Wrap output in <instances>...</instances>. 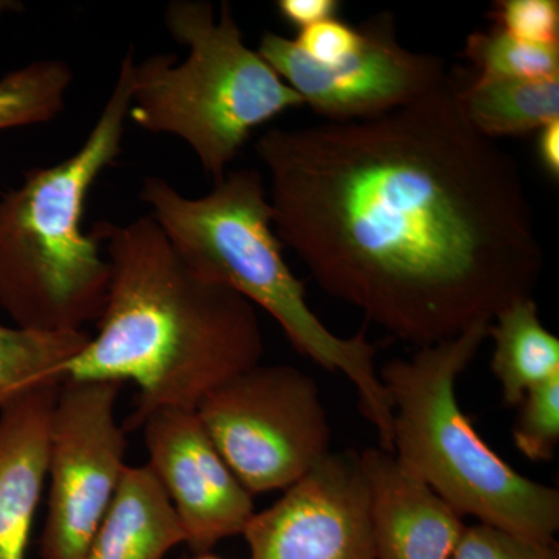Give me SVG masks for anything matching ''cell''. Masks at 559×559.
Returning <instances> with one entry per match:
<instances>
[{"mask_svg": "<svg viewBox=\"0 0 559 559\" xmlns=\"http://www.w3.org/2000/svg\"><path fill=\"white\" fill-rule=\"evenodd\" d=\"M90 340L86 330L39 333L0 323V409L28 390L64 381L70 359Z\"/></svg>", "mask_w": 559, "mask_h": 559, "instance_id": "17", "label": "cell"}, {"mask_svg": "<svg viewBox=\"0 0 559 559\" xmlns=\"http://www.w3.org/2000/svg\"><path fill=\"white\" fill-rule=\"evenodd\" d=\"M72 70L58 60L35 61L0 80V131L53 120L64 109Z\"/></svg>", "mask_w": 559, "mask_h": 559, "instance_id": "18", "label": "cell"}, {"mask_svg": "<svg viewBox=\"0 0 559 559\" xmlns=\"http://www.w3.org/2000/svg\"><path fill=\"white\" fill-rule=\"evenodd\" d=\"M198 417L250 495L289 488L330 454L319 388L290 366H255L213 390Z\"/></svg>", "mask_w": 559, "mask_h": 559, "instance_id": "7", "label": "cell"}, {"mask_svg": "<svg viewBox=\"0 0 559 559\" xmlns=\"http://www.w3.org/2000/svg\"><path fill=\"white\" fill-rule=\"evenodd\" d=\"M61 384L47 382L0 409V559H27Z\"/></svg>", "mask_w": 559, "mask_h": 559, "instance_id": "13", "label": "cell"}, {"mask_svg": "<svg viewBox=\"0 0 559 559\" xmlns=\"http://www.w3.org/2000/svg\"><path fill=\"white\" fill-rule=\"evenodd\" d=\"M451 559H559V554L555 543H536L479 522L465 527Z\"/></svg>", "mask_w": 559, "mask_h": 559, "instance_id": "22", "label": "cell"}, {"mask_svg": "<svg viewBox=\"0 0 559 559\" xmlns=\"http://www.w3.org/2000/svg\"><path fill=\"white\" fill-rule=\"evenodd\" d=\"M121 384L62 381L51 415L49 503L40 559H84L127 471Z\"/></svg>", "mask_w": 559, "mask_h": 559, "instance_id": "8", "label": "cell"}, {"mask_svg": "<svg viewBox=\"0 0 559 559\" xmlns=\"http://www.w3.org/2000/svg\"><path fill=\"white\" fill-rule=\"evenodd\" d=\"M491 322L393 359L380 371L393 412V454L441 499L480 524L554 544L558 489L528 479L481 439L457 399L460 374L476 358Z\"/></svg>", "mask_w": 559, "mask_h": 559, "instance_id": "5", "label": "cell"}, {"mask_svg": "<svg viewBox=\"0 0 559 559\" xmlns=\"http://www.w3.org/2000/svg\"><path fill=\"white\" fill-rule=\"evenodd\" d=\"M459 80L370 119L272 128L274 229L320 288L418 348L530 299L544 270L516 159L463 116Z\"/></svg>", "mask_w": 559, "mask_h": 559, "instance_id": "1", "label": "cell"}, {"mask_svg": "<svg viewBox=\"0 0 559 559\" xmlns=\"http://www.w3.org/2000/svg\"><path fill=\"white\" fill-rule=\"evenodd\" d=\"M148 468L159 481L194 554L242 535L255 514L252 495L221 457L197 411L165 407L143 421Z\"/></svg>", "mask_w": 559, "mask_h": 559, "instance_id": "11", "label": "cell"}, {"mask_svg": "<svg viewBox=\"0 0 559 559\" xmlns=\"http://www.w3.org/2000/svg\"><path fill=\"white\" fill-rule=\"evenodd\" d=\"M341 9L337 0H278L280 16L300 31L330 17H336Z\"/></svg>", "mask_w": 559, "mask_h": 559, "instance_id": "24", "label": "cell"}, {"mask_svg": "<svg viewBox=\"0 0 559 559\" xmlns=\"http://www.w3.org/2000/svg\"><path fill=\"white\" fill-rule=\"evenodd\" d=\"M140 200L200 277L240 294L282 326L290 345L331 373L344 374L360 411L393 452V412L366 333L342 337L319 319L294 275L274 229V210L257 170L226 173L202 198H186L167 180H143Z\"/></svg>", "mask_w": 559, "mask_h": 559, "instance_id": "3", "label": "cell"}, {"mask_svg": "<svg viewBox=\"0 0 559 559\" xmlns=\"http://www.w3.org/2000/svg\"><path fill=\"white\" fill-rule=\"evenodd\" d=\"M466 58L481 80H549L559 76V46L524 43L498 27L471 33Z\"/></svg>", "mask_w": 559, "mask_h": 559, "instance_id": "19", "label": "cell"}, {"mask_svg": "<svg viewBox=\"0 0 559 559\" xmlns=\"http://www.w3.org/2000/svg\"><path fill=\"white\" fill-rule=\"evenodd\" d=\"M92 234L108 253V296L66 380L138 385L127 432L165 407L197 411L213 390L259 366L255 307L200 277L150 215L124 226L100 221Z\"/></svg>", "mask_w": 559, "mask_h": 559, "instance_id": "2", "label": "cell"}, {"mask_svg": "<svg viewBox=\"0 0 559 559\" xmlns=\"http://www.w3.org/2000/svg\"><path fill=\"white\" fill-rule=\"evenodd\" d=\"M191 559H223V558L213 557V555H209V554H202V555H198V557H194Z\"/></svg>", "mask_w": 559, "mask_h": 559, "instance_id": "26", "label": "cell"}, {"mask_svg": "<svg viewBox=\"0 0 559 559\" xmlns=\"http://www.w3.org/2000/svg\"><path fill=\"white\" fill-rule=\"evenodd\" d=\"M165 25L189 53L180 62L153 55L135 64L128 119L183 140L218 182L257 128L304 102L246 46L229 3L215 20L210 2L175 0Z\"/></svg>", "mask_w": 559, "mask_h": 559, "instance_id": "6", "label": "cell"}, {"mask_svg": "<svg viewBox=\"0 0 559 559\" xmlns=\"http://www.w3.org/2000/svg\"><path fill=\"white\" fill-rule=\"evenodd\" d=\"M249 559H377L358 452H330L242 532Z\"/></svg>", "mask_w": 559, "mask_h": 559, "instance_id": "10", "label": "cell"}, {"mask_svg": "<svg viewBox=\"0 0 559 559\" xmlns=\"http://www.w3.org/2000/svg\"><path fill=\"white\" fill-rule=\"evenodd\" d=\"M536 154L540 167L555 182L559 179V120L550 121L538 131Z\"/></svg>", "mask_w": 559, "mask_h": 559, "instance_id": "25", "label": "cell"}, {"mask_svg": "<svg viewBox=\"0 0 559 559\" xmlns=\"http://www.w3.org/2000/svg\"><path fill=\"white\" fill-rule=\"evenodd\" d=\"M463 116L484 138H521L559 120V76L549 80H481L460 83Z\"/></svg>", "mask_w": 559, "mask_h": 559, "instance_id": "16", "label": "cell"}, {"mask_svg": "<svg viewBox=\"0 0 559 559\" xmlns=\"http://www.w3.org/2000/svg\"><path fill=\"white\" fill-rule=\"evenodd\" d=\"M186 544L170 499L148 466H128L84 559H167Z\"/></svg>", "mask_w": 559, "mask_h": 559, "instance_id": "14", "label": "cell"}, {"mask_svg": "<svg viewBox=\"0 0 559 559\" xmlns=\"http://www.w3.org/2000/svg\"><path fill=\"white\" fill-rule=\"evenodd\" d=\"M514 423V447L532 462L555 459L559 444V374L530 390Z\"/></svg>", "mask_w": 559, "mask_h": 559, "instance_id": "20", "label": "cell"}, {"mask_svg": "<svg viewBox=\"0 0 559 559\" xmlns=\"http://www.w3.org/2000/svg\"><path fill=\"white\" fill-rule=\"evenodd\" d=\"M362 28L330 17L300 31L294 43L308 60L331 68L356 53L362 46Z\"/></svg>", "mask_w": 559, "mask_h": 559, "instance_id": "23", "label": "cell"}, {"mask_svg": "<svg viewBox=\"0 0 559 559\" xmlns=\"http://www.w3.org/2000/svg\"><path fill=\"white\" fill-rule=\"evenodd\" d=\"M135 61L123 58L114 90L81 148L51 167L25 173L0 197V308L17 329L73 333L105 308L109 264L83 229L95 180L121 153Z\"/></svg>", "mask_w": 559, "mask_h": 559, "instance_id": "4", "label": "cell"}, {"mask_svg": "<svg viewBox=\"0 0 559 559\" xmlns=\"http://www.w3.org/2000/svg\"><path fill=\"white\" fill-rule=\"evenodd\" d=\"M377 559H451L465 522L392 452H360Z\"/></svg>", "mask_w": 559, "mask_h": 559, "instance_id": "12", "label": "cell"}, {"mask_svg": "<svg viewBox=\"0 0 559 559\" xmlns=\"http://www.w3.org/2000/svg\"><path fill=\"white\" fill-rule=\"evenodd\" d=\"M495 27L538 46H559L558 0H500L489 13Z\"/></svg>", "mask_w": 559, "mask_h": 559, "instance_id": "21", "label": "cell"}, {"mask_svg": "<svg viewBox=\"0 0 559 559\" xmlns=\"http://www.w3.org/2000/svg\"><path fill=\"white\" fill-rule=\"evenodd\" d=\"M360 28L362 46L331 68L308 60L294 39L277 33H264L257 51L326 121L381 116L419 100L450 79L440 57L401 46L392 17H377Z\"/></svg>", "mask_w": 559, "mask_h": 559, "instance_id": "9", "label": "cell"}, {"mask_svg": "<svg viewBox=\"0 0 559 559\" xmlns=\"http://www.w3.org/2000/svg\"><path fill=\"white\" fill-rule=\"evenodd\" d=\"M491 369L507 406H520L530 390L559 374V340L540 322L535 299L514 301L489 325Z\"/></svg>", "mask_w": 559, "mask_h": 559, "instance_id": "15", "label": "cell"}]
</instances>
